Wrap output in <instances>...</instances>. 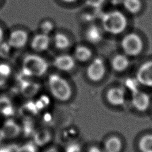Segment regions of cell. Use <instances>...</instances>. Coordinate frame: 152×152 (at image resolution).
<instances>
[{
	"label": "cell",
	"instance_id": "cell-1",
	"mask_svg": "<svg viewBox=\"0 0 152 152\" xmlns=\"http://www.w3.org/2000/svg\"><path fill=\"white\" fill-rule=\"evenodd\" d=\"M100 18L101 27L104 32L113 36L120 35L124 33L128 25L126 14L118 10L104 12Z\"/></svg>",
	"mask_w": 152,
	"mask_h": 152
},
{
	"label": "cell",
	"instance_id": "cell-2",
	"mask_svg": "<svg viewBox=\"0 0 152 152\" xmlns=\"http://www.w3.org/2000/svg\"><path fill=\"white\" fill-rule=\"evenodd\" d=\"M49 63L43 57L37 54L27 55L23 59L21 74L26 78L40 77L49 69Z\"/></svg>",
	"mask_w": 152,
	"mask_h": 152
},
{
	"label": "cell",
	"instance_id": "cell-3",
	"mask_svg": "<svg viewBox=\"0 0 152 152\" xmlns=\"http://www.w3.org/2000/svg\"><path fill=\"white\" fill-rule=\"evenodd\" d=\"M48 86L51 95L57 100L65 102L71 99L72 90L68 81L58 74H51L48 78Z\"/></svg>",
	"mask_w": 152,
	"mask_h": 152
},
{
	"label": "cell",
	"instance_id": "cell-4",
	"mask_svg": "<svg viewBox=\"0 0 152 152\" xmlns=\"http://www.w3.org/2000/svg\"><path fill=\"white\" fill-rule=\"evenodd\" d=\"M120 46L122 53L131 58L137 56L142 53L144 43L140 34L135 32H129L122 37Z\"/></svg>",
	"mask_w": 152,
	"mask_h": 152
},
{
	"label": "cell",
	"instance_id": "cell-5",
	"mask_svg": "<svg viewBox=\"0 0 152 152\" xmlns=\"http://www.w3.org/2000/svg\"><path fill=\"white\" fill-rule=\"evenodd\" d=\"M86 75L88 80L93 83L102 81L106 73V65L101 57L92 59L86 68Z\"/></svg>",
	"mask_w": 152,
	"mask_h": 152
},
{
	"label": "cell",
	"instance_id": "cell-6",
	"mask_svg": "<svg viewBox=\"0 0 152 152\" xmlns=\"http://www.w3.org/2000/svg\"><path fill=\"white\" fill-rule=\"evenodd\" d=\"M135 77L140 85L152 87V59L147 60L140 64Z\"/></svg>",
	"mask_w": 152,
	"mask_h": 152
},
{
	"label": "cell",
	"instance_id": "cell-7",
	"mask_svg": "<svg viewBox=\"0 0 152 152\" xmlns=\"http://www.w3.org/2000/svg\"><path fill=\"white\" fill-rule=\"evenodd\" d=\"M76 61L74 56L67 53L60 54L56 56L52 62L53 66L62 72H69L75 66Z\"/></svg>",
	"mask_w": 152,
	"mask_h": 152
},
{
	"label": "cell",
	"instance_id": "cell-8",
	"mask_svg": "<svg viewBox=\"0 0 152 152\" xmlns=\"http://www.w3.org/2000/svg\"><path fill=\"white\" fill-rule=\"evenodd\" d=\"M28 41V34L24 30L16 29L12 31L7 40V42L12 49H20L23 48Z\"/></svg>",
	"mask_w": 152,
	"mask_h": 152
},
{
	"label": "cell",
	"instance_id": "cell-9",
	"mask_svg": "<svg viewBox=\"0 0 152 152\" xmlns=\"http://www.w3.org/2000/svg\"><path fill=\"white\" fill-rule=\"evenodd\" d=\"M51 42L52 39L49 35L40 32L32 37L30 46L35 52L42 53L48 50Z\"/></svg>",
	"mask_w": 152,
	"mask_h": 152
},
{
	"label": "cell",
	"instance_id": "cell-10",
	"mask_svg": "<svg viewBox=\"0 0 152 152\" xmlns=\"http://www.w3.org/2000/svg\"><path fill=\"white\" fill-rule=\"evenodd\" d=\"M104 31L101 26L95 24H91L88 26L84 32L86 40L91 45L100 43L103 39Z\"/></svg>",
	"mask_w": 152,
	"mask_h": 152
},
{
	"label": "cell",
	"instance_id": "cell-11",
	"mask_svg": "<svg viewBox=\"0 0 152 152\" xmlns=\"http://www.w3.org/2000/svg\"><path fill=\"white\" fill-rule=\"evenodd\" d=\"M107 102L112 106L122 105L125 101V92L122 87H112L109 88L106 94Z\"/></svg>",
	"mask_w": 152,
	"mask_h": 152
},
{
	"label": "cell",
	"instance_id": "cell-12",
	"mask_svg": "<svg viewBox=\"0 0 152 152\" xmlns=\"http://www.w3.org/2000/svg\"><path fill=\"white\" fill-rule=\"evenodd\" d=\"M130 65V58L124 53L115 54L112 56L110 61V65L112 69L119 73L127 70Z\"/></svg>",
	"mask_w": 152,
	"mask_h": 152
},
{
	"label": "cell",
	"instance_id": "cell-13",
	"mask_svg": "<svg viewBox=\"0 0 152 152\" xmlns=\"http://www.w3.org/2000/svg\"><path fill=\"white\" fill-rule=\"evenodd\" d=\"M132 103L133 106L139 111H145L147 109L150 103L149 96L139 90L132 93Z\"/></svg>",
	"mask_w": 152,
	"mask_h": 152
},
{
	"label": "cell",
	"instance_id": "cell-14",
	"mask_svg": "<svg viewBox=\"0 0 152 152\" xmlns=\"http://www.w3.org/2000/svg\"><path fill=\"white\" fill-rule=\"evenodd\" d=\"M76 61L81 63L90 61L93 57L92 50L84 45H78L75 46L73 55Z\"/></svg>",
	"mask_w": 152,
	"mask_h": 152
},
{
	"label": "cell",
	"instance_id": "cell-15",
	"mask_svg": "<svg viewBox=\"0 0 152 152\" xmlns=\"http://www.w3.org/2000/svg\"><path fill=\"white\" fill-rule=\"evenodd\" d=\"M19 125L12 120L6 121L0 131L2 137L7 138H12L17 136L20 132Z\"/></svg>",
	"mask_w": 152,
	"mask_h": 152
},
{
	"label": "cell",
	"instance_id": "cell-16",
	"mask_svg": "<svg viewBox=\"0 0 152 152\" xmlns=\"http://www.w3.org/2000/svg\"><path fill=\"white\" fill-rule=\"evenodd\" d=\"M52 43L57 49L64 50L67 49L71 45V41L65 33L62 32H56L52 39Z\"/></svg>",
	"mask_w": 152,
	"mask_h": 152
},
{
	"label": "cell",
	"instance_id": "cell-17",
	"mask_svg": "<svg viewBox=\"0 0 152 152\" xmlns=\"http://www.w3.org/2000/svg\"><path fill=\"white\" fill-rule=\"evenodd\" d=\"M122 148V142L117 136H111L107 138L103 147L104 152H121Z\"/></svg>",
	"mask_w": 152,
	"mask_h": 152
},
{
	"label": "cell",
	"instance_id": "cell-18",
	"mask_svg": "<svg viewBox=\"0 0 152 152\" xmlns=\"http://www.w3.org/2000/svg\"><path fill=\"white\" fill-rule=\"evenodd\" d=\"M122 5L126 12L135 15L141 11L142 2L141 0H123Z\"/></svg>",
	"mask_w": 152,
	"mask_h": 152
},
{
	"label": "cell",
	"instance_id": "cell-19",
	"mask_svg": "<svg viewBox=\"0 0 152 152\" xmlns=\"http://www.w3.org/2000/svg\"><path fill=\"white\" fill-rule=\"evenodd\" d=\"M51 139V135L46 129H40L34 132L33 135V142L38 146H43L47 144Z\"/></svg>",
	"mask_w": 152,
	"mask_h": 152
},
{
	"label": "cell",
	"instance_id": "cell-20",
	"mask_svg": "<svg viewBox=\"0 0 152 152\" xmlns=\"http://www.w3.org/2000/svg\"><path fill=\"white\" fill-rule=\"evenodd\" d=\"M21 92L26 96H31L34 95L39 90V86L33 82L29 81L28 79H25L21 82Z\"/></svg>",
	"mask_w": 152,
	"mask_h": 152
},
{
	"label": "cell",
	"instance_id": "cell-21",
	"mask_svg": "<svg viewBox=\"0 0 152 152\" xmlns=\"http://www.w3.org/2000/svg\"><path fill=\"white\" fill-rule=\"evenodd\" d=\"M138 146L141 152H152V134L143 136L139 141Z\"/></svg>",
	"mask_w": 152,
	"mask_h": 152
},
{
	"label": "cell",
	"instance_id": "cell-22",
	"mask_svg": "<svg viewBox=\"0 0 152 152\" xmlns=\"http://www.w3.org/2000/svg\"><path fill=\"white\" fill-rule=\"evenodd\" d=\"M55 29L54 23L50 20H45L40 22L39 25L40 32L49 35Z\"/></svg>",
	"mask_w": 152,
	"mask_h": 152
},
{
	"label": "cell",
	"instance_id": "cell-23",
	"mask_svg": "<svg viewBox=\"0 0 152 152\" xmlns=\"http://www.w3.org/2000/svg\"><path fill=\"white\" fill-rule=\"evenodd\" d=\"M12 69L10 65L6 63L0 64V84H3L11 75Z\"/></svg>",
	"mask_w": 152,
	"mask_h": 152
},
{
	"label": "cell",
	"instance_id": "cell-24",
	"mask_svg": "<svg viewBox=\"0 0 152 152\" xmlns=\"http://www.w3.org/2000/svg\"><path fill=\"white\" fill-rule=\"evenodd\" d=\"M37 146L33 141L27 142L15 149V152H37Z\"/></svg>",
	"mask_w": 152,
	"mask_h": 152
},
{
	"label": "cell",
	"instance_id": "cell-25",
	"mask_svg": "<svg viewBox=\"0 0 152 152\" xmlns=\"http://www.w3.org/2000/svg\"><path fill=\"white\" fill-rule=\"evenodd\" d=\"M10 102L7 97H0V112L1 113L8 115L11 110Z\"/></svg>",
	"mask_w": 152,
	"mask_h": 152
},
{
	"label": "cell",
	"instance_id": "cell-26",
	"mask_svg": "<svg viewBox=\"0 0 152 152\" xmlns=\"http://www.w3.org/2000/svg\"><path fill=\"white\" fill-rule=\"evenodd\" d=\"M12 49V48L7 42H2L0 43V57L2 58H8L11 54Z\"/></svg>",
	"mask_w": 152,
	"mask_h": 152
},
{
	"label": "cell",
	"instance_id": "cell-27",
	"mask_svg": "<svg viewBox=\"0 0 152 152\" xmlns=\"http://www.w3.org/2000/svg\"><path fill=\"white\" fill-rule=\"evenodd\" d=\"M140 84H139L137 80L135 77L128 78L125 81V86L128 89L132 91V93L138 90V86Z\"/></svg>",
	"mask_w": 152,
	"mask_h": 152
},
{
	"label": "cell",
	"instance_id": "cell-28",
	"mask_svg": "<svg viewBox=\"0 0 152 152\" xmlns=\"http://www.w3.org/2000/svg\"><path fill=\"white\" fill-rule=\"evenodd\" d=\"M106 0H86V5L91 8L99 9L106 2Z\"/></svg>",
	"mask_w": 152,
	"mask_h": 152
},
{
	"label": "cell",
	"instance_id": "cell-29",
	"mask_svg": "<svg viewBox=\"0 0 152 152\" xmlns=\"http://www.w3.org/2000/svg\"><path fill=\"white\" fill-rule=\"evenodd\" d=\"M65 152H81V146L77 143H71L66 146Z\"/></svg>",
	"mask_w": 152,
	"mask_h": 152
},
{
	"label": "cell",
	"instance_id": "cell-30",
	"mask_svg": "<svg viewBox=\"0 0 152 152\" xmlns=\"http://www.w3.org/2000/svg\"><path fill=\"white\" fill-rule=\"evenodd\" d=\"M86 152H102V150H100V148H99L97 146H91L90 147L87 151Z\"/></svg>",
	"mask_w": 152,
	"mask_h": 152
},
{
	"label": "cell",
	"instance_id": "cell-31",
	"mask_svg": "<svg viewBox=\"0 0 152 152\" xmlns=\"http://www.w3.org/2000/svg\"><path fill=\"white\" fill-rule=\"evenodd\" d=\"M0 152H12V149L10 147H1L0 148Z\"/></svg>",
	"mask_w": 152,
	"mask_h": 152
},
{
	"label": "cell",
	"instance_id": "cell-32",
	"mask_svg": "<svg viewBox=\"0 0 152 152\" xmlns=\"http://www.w3.org/2000/svg\"><path fill=\"white\" fill-rule=\"evenodd\" d=\"M4 37V32L3 30V28L0 26V43L3 42Z\"/></svg>",
	"mask_w": 152,
	"mask_h": 152
},
{
	"label": "cell",
	"instance_id": "cell-33",
	"mask_svg": "<svg viewBox=\"0 0 152 152\" xmlns=\"http://www.w3.org/2000/svg\"><path fill=\"white\" fill-rule=\"evenodd\" d=\"M45 152H59V151L54 147H50L48 148L46 150H45Z\"/></svg>",
	"mask_w": 152,
	"mask_h": 152
},
{
	"label": "cell",
	"instance_id": "cell-34",
	"mask_svg": "<svg viewBox=\"0 0 152 152\" xmlns=\"http://www.w3.org/2000/svg\"><path fill=\"white\" fill-rule=\"evenodd\" d=\"M61 1L65 2V3H68V4H72V3H74L77 1H78V0H61Z\"/></svg>",
	"mask_w": 152,
	"mask_h": 152
},
{
	"label": "cell",
	"instance_id": "cell-35",
	"mask_svg": "<svg viewBox=\"0 0 152 152\" xmlns=\"http://www.w3.org/2000/svg\"><path fill=\"white\" fill-rule=\"evenodd\" d=\"M0 1H1V0H0Z\"/></svg>",
	"mask_w": 152,
	"mask_h": 152
}]
</instances>
